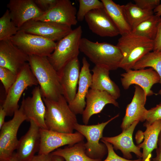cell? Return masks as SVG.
I'll return each mask as SVG.
<instances>
[{
	"mask_svg": "<svg viewBox=\"0 0 161 161\" xmlns=\"http://www.w3.org/2000/svg\"><path fill=\"white\" fill-rule=\"evenodd\" d=\"M156 152V156L152 159V161H161V131L159 136Z\"/></svg>",
	"mask_w": 161,
	"mask_h": 161,
	"instance_id": "ab89813d",
	"label": "cell"
},
{
	"mask_svg": "<svg viewBox=\"0 0 161 161\" xmlns=\"http://www.w3.org/2000/svg\"><path fill=\"white\" fill-rule=\"evenodd\" d=\"M154 41V47L153 51L161 52V22L159 25L156 36Z\"/></svg>",
	"mask_w": 161,
	"mask_h": 161,
	"instance_id": "74e56055",
	"label": "cell"
},
{
	"mask_svg": "<svg viewBox=\"0 0 161 161\" xmlns=\"http://www.w3.org/2000/svg\"><path fill=\"white\" fill-rule=\"evenodd\" d=\"M155 15L161 16V4L153 10Z\"/></svg>",
	"mask_w": 161,
	"mask_h": 161,
	"instance_id": "b9f144b4",
	"label": "cell"
},
{
	"mask_svg": "<svg viewBox=\"0 0 161 161\" xmlns=\"http://www.w3.org/2000/svg\"><path fill=\"white\" fill-rule=\"evenodd\" d=\"M71 27L50 21L32 19L19 28L27 33L42 36L54 41H58L72 31Z\"/></svg>",
	"mask_w": 161,
	"mask_h": 161,
	"instance_id": "8fae6325",
	"label": "cell"
},
{
	"mask_svg": "<svg viewBox=\"0 0 161 161\" xmlns=\"http://www.w3.org/2000/svg\"><path fill=\"white\" fill-rule=\"evenodd\" d=\"M119 116L118 114L105 122L96 125H88L78 123L75 125L74 130L81 134L86 139L85 146L86 154L89 157L101 160L106 154L107 147L100 141L103 137V132L105 126Z\"/></svg>",
	"mask_w": 161,
	"mask_h": 161,
	"instance_id": "ba28073f",
	"label": "cell"
},
{
	"mask_svg": "<svg viewBox=\"0 0 161 161\" xmlns=\"http://www.w3.org/2000/svg\"><path fill=\"white\" fill-rule=\"evenodd\" d=\"M160 120H161V103L148 110L143 126L145 127Z\"/></svg>",
	"mask_w": 161,
	"mask_h": 161,
	"instance_id": "836d02e7",
	"label": "cell"
},
{
	"mask_svg": "<svg viewBox=\"0 0 161 161\" xmlns=\"http://www.w3.org/2000/svg\"><path fill=\"white\" fill-rule=\"evenodd\" d=\"M134 95L131 102L126 107V113L121 125L122 131L128 128L136 121L145 120L148 110L145 107L146 96L143 89L135 85Z\"/></svg>",
	"mask_w": 161,
	"mask_h": 161,
	"instance_id": "d6986e66",
	"label": "cell"
},
{
	"mask_svg": "<svg viewBox=\"0 0 161 161\" xmlns=\"http://www.w3.org/2000/svg\"><path fill=\"white\" fill-rule=\"evenodd\" d=\"M135 4L141 8L153 10L160 4V0H134Z\"/></svg>",
	"mask_w": 161,
	"mask_h": 161,
	"instance_id": "d590c367",
	"label": "cell"
},
{
	"mask_svg": "<svg viewBox=\"0 0 161 161\" xmlns=\"http://www.w3.org/2000/svg\"><path fill=\"white\" fill-rule=\"evenodd\" d=\"M38 154H48L62 146L72 145L83 141L84 137L78 131L66 133L40 128Z\"/></svg>",
	"mask_w": 161,
	"mask_h": 161,
	"instance_id": "30bf717a",
	"label": "cell"
},
{
	"mask_svg": "<svg viewBox=\"0 0 161 161\" xmlns=\"http://www.w3.org/2000/svg\"><path fill=\"white\" fill-rule=\"evenodd\" d=\"M7 7L12 21L19 28L27 21L40 16L44 13L34 0H10Z\"/></svg>",
	"mask_w": 161,
	"mask_h": 161,
	"instance_id": "9a60e30c",
	"label": "cell"
},
{
	"mask_svg": "<svg viewBox=\"0 0 161 161\" xmlns=\"http://www.w3.org/2000/svg\"><path fill=\"white\" fill-rule=\"evenodd\" d=\"M10 40L25 54L48 57L53 52L56 43L42 36L19 30Z\"/></svg>",
	"mask_w": 161,
	"mask_h": 161,
	"instance_id": "9c48e42d",
	"label": "cell"
},
{
	"mask_svg": "<svg viewBox=\"0 0 161 161\" xmlns=\"http://www.w3.org/2000/svg\"><path fill=\"white\" fill-rule=\"evenodd\" d=\"M28 63L36 78L43 97L57 100L63 95L58 72L46 56L29 55Z\"/></svg>",
	"mask_w": 161,
	"mask_h": 161,
	"instance_id": "6da1fadb",
	"label": "cell"
},
{
	"mask_svg": "<svg viewBox=\"0 0 161 161\" xmlns=\"http://www.w3.org/2000/svg\"><path fill=\"white\" fill-rule=\"evenodd\" d=\"M6 161H20L17 157L15 153H14L12 156Z\"/></svg>",
	"mask_w": 161,
	"mask_h": 161,
	"instance_id": "7bdbcfd3",
	"label": "cell"
},
{
	"mask_svg": "<svg viewBox=\"0 0 161 161\" xmlns=\"http://www.w3.org/2000/svg\"><path fill=\"white\" fill-rule=\"evenodd\" d=\"M52 156L53 161H64V159L62 157L57 156Z\"/></svg>",
	"mask_w": 161,
	"mask_h": 161,
	"instance_id": "ee69618b",
	"label": "cell"
},
{
	"mask_svg": "<svg viewBox=\"0 0 161 161\" xmlns=\"http://www.w3.org/2000/svg\"><path fill=\"white\" fill-rule=\"evenodd\" d=\"M161 22V16L154 14L133 29L131 32L154 41Z\"/></svg>",
	"mask_w": 161,
	"mask_h": 161,
	"instance_id": "f1b7e54d",
	"label": "cell"
},
{
	"mask_svg": "<svg viewBox=\"0 0 161 161\" xmlns=\"http://www.w3.org/2000/svg\"><path fill=\"white\" fill-rule=\"evenodd\" d=\"M116 46L123 56L119 68L126 72L132 69L143 56L153 51L154 41L130 32L121 35Z\"/></svg>",
	"mask_w": 161,
	"mask_h": 161,
	"instance_id": "277c9868",
	"label": "cell"
},
{
	"mask_svg": "<svg viewBox=\"0 0 161 161\" xmlns=\"http://www.w3.org/2000/svg\"><path fill=\"white\" fill-rule=\"evenodd\" d=\"M37 6L44 12L51 8L56 3L57 0H34Z\"/></svg>",
	"mask_w": 161,
	"mask_h": 161,
	"instance_id": "8d00e7d4",
	"label": "cell"
},
{
	"mask_svg": "<svg viewBox=\"0 0 161 161\" xmlns=\"http://www.w3.org/2000/svg\"><path fill=\"white\" fill-rule=\"evenodd\" d=\"M42 98L46 108L45 120L48 129L66 133H73L75 126L78 123L77 118L64 96L61 95L57 100Z\"/></svg>",
	"mask_w": 161,
	"mask_h": 161,
	"instance_id": "7a4b0ae2",
	"label": "cell"
},
{
	"mask_svg": "<svg viewBox=\"0 0 161 161\" xmlns=\"http://www.w3.org/2000/svg\"><path fill=\"white\" fill-rule=\"evenodd\" d=\"M79 49L95 65L110 71L119 68L123 58L117 46L106 42H94L84 38L81 39Z\"/></svg>",
	"mask_w": 161,
	"mask_h": 161,
	"instance_id": "3957f363",
	"label": "cell"
},
{
	"mask_svg": "<svg viewBox=\"0 0 161 161\" xmlns=\"http://www.w3.org/2000/svg\"><path fill=\"white\" fill-rule=\"evenodd\" d=\"M139 122H134L128 128L122 131L119 135L113 137H103L100 140L108 142L116 150H119L124 158L128 160L132 158L131 152L134 153L139 159L142 158L140 148L136 146L133 141L132 134L135 128Z\"/></svg>",
	"mask_w": 161,
	"mask_h": 161,
	"instance_id": "603a6c76",
	"label": "cell"
},
{
	"mask_svg": "<svg viewBox=\"0 0 161 161\" xmlns=\"http://www.w3.org/2000/svg\"><path fill=\"white\" fill-rule=\"evenodd\" d=\"M82 66L80 71L78 90L73 100L68 104L69 106L76 115L82 114L86 106V97L92 82V74L90 64L86 58L82 59Z\"/></svg>",
	"mask_w": 161,
	"mask_h": 161,
	"instance_id": "7402d4cb",
	"label": "cell"
},
{
	"mask_svg": "<svg viewBox=\"0 0 161 161\" xmlns=\"http://www.w3.org/2000/svg\"><path fill=\"white\" fill-rule=\"evenodd\" d=\"M79 7L77 13L78 21H82L86 14L92 10L104 8L102 1L98 0H79Z\"/></svg>",
	"mask_w": 161,
	"mask_h": 161,
	"instance_id": "1f68e13d",
	"label": "cell"
},
{
	"mask_svg": "<svg viewBox=\"0 0 161 161\" xmlns=\"http://www.w3.org/2000/svg\"><path fill=\"white\" fill-rule=\"evenodd\" d=\"M82 32L81 26L79 25L56 43L54 50L47 58L57 72L69 61L78 57Z\"/></svg>",
	"mask_w": 161,
	"mask_h": 161,
	"instance_id": "5b68a950",
	"label": "cell"
},
{
	"mask_svg": "<svg viewBox=\"0 0 161 161\" xmlns=\"http://www.w3.org/2000/svg\"><path fill=\"white\" fill-rule=\"evenodd\" d=\"M29 55L13 44L10 39L0 41V66L18 74L29 60Z\"/></svg>",
	"mask_w": 161,
	"mask_h": 161,
	"instance_id": "ac0fdd59",
	"label": "cell"
},
{
	"mask_svg": "<svg viewBox=\"0 0 161 161\" xmlns=\"http://www.w3.org/2000/svg\"><path fill=\"white\" fill-rule=\"evenodd\" d=\"M100 141L105 145L107 149V156L106 158L103 161H142L141 158L137 160H131L122 157L115 153L112 144L104 141Z\"/></svg>",
	"mask_w": 161,
	"mask_h": 161,
	"instance_id": "e575fe53",
	"label": "cell"
},
{
	"mask_svg": "<svg viewBox=\"0 0 161 161\" xmlns=\"http://www.w3.org/2000/svg\"><path fill=\"white\" fill-rule=\"evenodd\" d=\"M86 99V107L82 114V121L85 125H87L92 116L100 113L106 105L111 104L119 107L116 100L105 91L90 89Z\"/></svg>",
	"mask_w": 161,
	"mask_h": 161,
	"instance_id": "ffe728a7",
	"label": "cell"
},
{
	"mask_svg": "<svg viewBox=\"0 0 161 161\" xmlns=\"http://www.w3.org/2000/svg\"><path fill=\"white\" fill-rule=\"evenodd\" d=\"M149 67L154 69L159 75L161 86V52L153 51L148 53L137 61L133 66L134 70ZM161 95V88L158 94Z\"/></svg>",
	"mask_w": 161,
	"mask_h": 161,
	"instance_id": "f546056e",
	"label": "cell"
},
{
	"mask_svg": "<svg viewBox=\"0 0 161 161\" xmlns=\"http://www.w3.org/2000/svg\"><path fill=\"white\" fill-rule=\"evenodd\" d=\"M84 19L93 33L101 37H114L120 34L105 8L91 11Z\"/></svg>",
	"mask_w": 161,
	"mask_h": 161,
	"instance_id": "5bb4252c",
	"label": "cell"
},
{
	"mask_svg": "<svg viewBox=\"0 0 161 161\" xmlns=\"http://www.w3.org/2000/svg\"><path fill=\"white\" fill-rule=\"evenodd\" d=\"M29 129L19 140L15 153L20 161H29L38 151L40 141V128L33 121L30 120Z\"/></svg>",
	"mask_w": 161,
	"mask_h": 161,
	"instance_id": "44dd1931",
	"label": "cell"
},
{
	"mask_svg": "<svg viewBox=\"0 0 161 161\" xmlns=\"http://www.w3.org/2000/svg\"><path fill=\"white\" fill-rule=\"evenodd\" d=\"M80 71V63L77 57L69 61L58 72L63 95L68 104L73 100L76 95Z\"/></svg>",
	"mask_w": 161,
	"mask_h": 161,
	"instance_id": "e0dca14e",
	"label": "cell"
},
{
	"mask_svg": "<svg viewBox=\"0 0 161 161\" xmlns=\"http://www.w3.org/2000/svg\"><path fill=\"white\" fill-rule=\"evenodd\" d=\"M31 93V96L23 98L21 105L27 120H32L40 128L48 129L45 120L46 108L39 86H36Z\"/></svg>",
	"mask_w": 161,
	"mask_h": 161,
	"instance_id": "2e32d148",
	"label": "cell"
},
{
	"mask_svg": "<svg viewBox=\"0 0 161 161\" xmlns=\"http://www.w3.org/2000/svg\"><path fill=\"white\" fill-rule=\"evenodd\" d=\"M6 116V113L1 105L0 106V129L5 122L4 119Z\"/></svg>",
	"mask_w": 161,
	"mask_h": 161,
	"instance_id": "60d3db41",
	"label": "cell"
},
{
	"mask_svg": "<svg viewBox=\"0 0 161 161\" xmlns=\"http://www.w3.org/2000/svg\"><path fill=\"white\" fill-rule=\"evenodd\" d=\"M145 127L146 129L143 133L144 140L137 146L143 149L142 161H151L152 152L157 147L159 136L161 131V120Z\"/></svg>",
	"mask_w": 161,
	"mask_h": 161,
	"instance_id": "d4e9b609",
	"label": "cell"
},
{
	"mask_svg": "<svg viewBox=\"0 0 161 161\" xmlns=\"http://www.w3.org/2000/svg\"><path fill=\"white\" fill-rule=\"evenodd\" d=\"M51 154L62 157L65 161H102L92 159L86 155L83 141L63 148H58Z\"/></svg>",
	"mask_w": 161,
	"mask_h": 161,
	"instance_id": "4316f807",
	"label": "cell"
},
{
	"mask_svg": "<svg viewBox=\"0 0 161 161\" xmlns=\"http://www.w3.org/2000/svg\"><path fill=\"white\" fill-rule=\"evenodd\" d=\"M92 71L93 74L90 89L106 92L116 100L120 97V89L110 79L109 70L95 65Z\"/></svg>",
	"mask_w": 161,
	"mask_h": 161,
	"instance_id": "cb8c5ba5",
	"label": "cell"
},
{
	"mask_svg": "<svg viewBox=\"0 0 161 161\" xmlns=\"http://www.w3.org/2000/svg\"><path fill=\"white\" fill-rule=\"evenodd\" d=\"M27 118L21 106L11 120L5 122L0 129V161H6L16 149L19 140L17 137L18 129Z\"/></svg>",
	"mask_w": 161,
	"mask_h": 161,
	"instance_id": "52a82bcc",
	"label": "cell"
},
{
	"mask_svg": "<svg viewBox=\"0 0 161 161\" xmlns=\"http://www.w3.org/2000/svg\"><path fill=\"white\" fill-rule=\"evenodd\" d=\"M38 84L28 63H26L18 73L16 80L9 89L1 104L7 116L13 115L19 109L18 102L24 91L28 87Z\"/></svg>",
	"mask_w": 161,
	"mask_h": 161,
	"instance_id": "8992f818",
	"label": "cell"
},
{
	"mask_svg": "<svg viewBox=\"0 0 161 161\" xmlns=\"http://www.w3.org/2000/svg\"><path fill=\"white\" fill-rule=\"evenodd\" d=\"M29 161H53L52 156L51 153L48 154H38Z\"/></svg>",
	"mask_w": 161,
	"mask_h": 161,
	"instance_id": "f35d334b",
	"label": "cell"
},
{
	"mask_svg": "<svg viewBox=\"0 0 161 161\" xmlns=\"http://www.w3.org/2000/svg\"><path fill=\"white\" fill-rule=\"evenodd\" d=\"M77 9L69 0H57L55 5L40 16L33 19L67 25H76Z\"/></svg>",
	"mask_w": 161,
	"mask_h": 161,
	"instance_id": "4fadbf2b",
	"label": "cell"
},
{
	"mask_svg": "<svg viewBox=\"0 0 161 161\" xmlns=\"http://www.w3.org/2000/svg\"><path fill=\"white\" fill-rule=\"evenodd\" d=\"M17 75L18 74L10 69L0 66V79L3 85L6 94L10 87L15 82Z\"/></svg>",
	"mask_w": 161,
	"mask_h": 161,
	"instance_id": "d6a6232c",
	"label": "cell"
},
{
	"mask_svg": "<svg viewBox=\"0 0 161 161\" xmlns=\"http://www.w3.org/2000/svg\"><path fill=\"white\" fill-rule=\"evenodd\" d=\"M19 30L12 21L9 11L7 9L0 18V41L9 39Z\"/></svg>",
	"mask_w": 161,
	"mask_h": 161,
	"instance_id": "4dcf8cb0",
	"label": "cell"
},
{
	"mask_svg": "<svg viewBox=\"0 0 161 161\" xmlns=\"http://www.w3.org/2000/svg\"><path fill=\"white\" fill-rule=\"evenodd\" d=\"M122 6L127 21L131 30L154 14L153 11L143 10L135 3L131 2Z\"/></svg>",
	"mask_w": 161,
	"mask_h": 161,
	"instance_id": "83f0119b",
	"label": "cell"
},
{
	"mask_svg": "<svg viewBox=\"0 0 161 161\" xmlns=\"http://www.w3.org/2000/svg\"><path fill=\"white\" fill-rule=\"evenodd\" d=\"M110 18L121 35L131 32V29L125 16L122 5L112 0H101Z\"/></svg>",
	"mask_w": 161,
	"mask_h": 161,
	"instance_id": "484cf974",
	"label": "cell"
},
{
	"mask_svg": "<svg viewBox=\"0 0 161 161\" xmlns=\"http://www.w3.org/2000/svg\"><path fill=\"white\" fill-rule=\"evenodd\" d=\"M121 82L123 88L127 89L132 84L142 88L147 96L154 93L151 88L154 84L159 83L160 78L157 72L153 68L128 70L121 75Z\"/></svg>",
	"mask_w": 161,
	"mask_h": 161,
	"instance_id": "7c38bea8",
	"label": "cell"
}]
</instances>
